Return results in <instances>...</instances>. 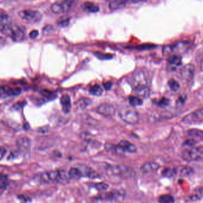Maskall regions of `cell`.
Here are the masks:
<instances>
[{"label":"cell","instance_id":"obj_17","mask_svg":"<svg viewBox=\"0 0 203 203\" xmlns=\"http://www.w3.org/2000/svg\"><path fill=\"white\" fill-rule=\"evenodd\" d=\"M61 104L62 106V110L64 113H68L70 111L71 104L70 97L68 95H62L60 99Z\"/></svg>","mask_w":203,"mask_h":203},{"label":"cell","instance_id":"obj_23","mask_svg":"<svg viewBox=\"0 0 203 203\" xmlns=\"http://www.w3.org/2000/svg\"><path fill=\"white\" fill-rule=\"evenodd\" d=\"M11 88L7 85L0 87V98H5L10 96Z\"/></svg>","mask_w":203,"mask_h":203},{"label":"cell","instance_id":"obj_36","mask_svg":"<svg viewBox=\"0 0 203 203\" xmlns=\"http://www.w3.org/2000/svg\"><path fill=\"white\" fill-rule=\"evenodd\" d=\"M193 169L189 167H184L182 168L181 170V175H182V177H187V176H189L192 173H193Z\"/></svg>","mask_w":203,"mask_h":203},{"label":"cell","instance_id":"obj_4","mask_svg":"<svg viewBox=\"0 0 203 203\" xmlns=\"http://www.w3.org/2000/svg\"><path fill=\"white\" fill-rule=\"evenodd\" d=\"M181 157L187 161H194L203 160V146L195 147L182 151L181 152Z\"/></svg>","mask_w":203,"mask_h":203},{"label":"cell","instance_id":"obj_35","mask_svg":"<svg viewBox=\"0 0 203 203\" xmlns=\"http://www.w3.org/2000/svg\"><path fill=\"white\" fill-rule=\"evenodd\" d=\"M95 54L97 58L101 60H108L112 58V55L111 54H105L100 52H96L95 53Z\"/></svg>","mask_w":203,"mask_h":203},{"label":"cell","instance_id":"obj_16","mask_svg":"<svg viewBox=\"0 0 203 203\" xmlns=\"http://www.w3.org/2000/svg\"><path fill=\"white\" fill-rule=\"evenodd\" d=\"M189 45V43L188 41H178L174 44L171 45L169 46V49L172 51L176 52H182L185 51L188 48Z\"/></svg>","mask_w":203,"mask_h":203},{"label":"cell","instance_id":"obj_45","mask_svg":"<svg viewBox=\"0 0 203 203\" xmlns=\"http://www.w3.org/2000/svg\"><path fill=\"white\" fill-rule=\"evenodd\" d=\"M41 94L46 97H49L52 95V92L46 90H43L42 91H41Z\"/></svg>","mask_w":203,"mask_h":203},{"label":"cell","instance_id":"obj_10","mask_svg":"<svg viewBox=\"0 0 203 203\" xmlns=\"http://www.w3.org/2000/svg\"><path fill=\"white\" fill-rule=\"evenodd\" d=\"M124 197V193H121V191H114L108 192L105 194L100 195L97 197V200H105V201H113L118 200Z\"/></svg>","mask_w":203,"mask_h":203},{"label":"cell","instance_id":"obj_30","mask_svg":"<svg viewBox=\"0 0 203 203\" xmlns=\"http://www.w3.org/2000/svg\"><path fill=\"white\" fill-rule=\"evenodd\" d=\"M168 85L170 89L173 91H177L180 88V85L176 80L171 79L168 81Z\"/></svg>","mask_w":203,"mask_h":203},{"label":"cell","instance_id":"obj_44","mask_svg":"<svg viewBox=\"0 0 203 203\" xmlns=\"http://www.w3.org/2000/svg\"><path fill=\"white\" fill-rule=\"evenodd\" d=\"M103 87H104V88H105V89L106 90L109 91V90L111 89V87H112V83H111V82H104V83H103Z\"/></svg>","mask_w":203,"mask_h":203},{"label":"cell","instance_id":"obj_42","mask_svg":"<svg viewBox=\"0 0 203 203\" xmlns=\"http://www.w3.org/2000/svg\"><path fill=\"white\" fill-rule=\"evenodd\" d=\"M38 35H39V32L37 30H33L29 34V36L32 39H35L36 37H37Z\"/></svg>","mask_w":203,"mask_h":203},{"label":"cell","instance_id":"obj_43","mask_svg":"<svg viewBox=\"0 0 203 203\" xmlns=\"http://www.w3.org/2000/svg\"><path fill=\"white\" fill-rule=\"evenodd\" d=\"M6 153V150L2 147H0V160L4 157Z\"/></svg>","mask_w":203,"mask_h":203},{"label":"cell","instance_id":"obj_5","mask_svg":"<svg viewBox=\"0 0 203 203\" xmlns=\"http://www.w3.org/2000/svg\"><path fill=\"white\" fill-rule=\"evenodd\" d=\"M131 83L137 91L147 88V81L144 73L141 71H135L131 77Z\"/></svg>","mask_w":203,"mask_h":203},{"label":"cell","instance_id":"obj_39","mask_svg":"<svg viewBox=\"0 0 203 203\" xmlns=\"http://www.w3.org/2000/svg\"><path fill=\"white\" fill-rule=\"evenodd\" d=\"M90 103V99L88 98H83L80 100L79 104L81 108H85L88 106Z\"/></svg>","mask_w":203,"mask_h":203},{"label":"cell","instance_id":"obj_48","mask_svg":"<svg viewBox=\"0 0 203 203\" xmlns=\"http://www.w3.org/2000/svg\"><path fill=\"white\" fill-rule=\"evenodd\" d=\"M195 144V140H187L185 142V144L188 145H194Z\"/></svg>","mask_w":203,"mask_h":203},{"label":"cell","instance_id":"obj_51","mask_svg":"<svg viewBox=\"0 0 203 203\" xmlns=\"http://www.w3.org/2000/svg\"><path fill=\"white\" fill-rule=\"evenodd\" d=\"M202 66H203V62H202Z\"/></svg>","mask_w":203,"mask_h":203},{"label":"cell","instance_id":"obj_40","mask_svg":"<svg viewBox=\"0 0 203 203\" xmlns=\"http://www.w3.org/2000/svg\"><path fill=\"white\" fill-rule=\"evenodd\" d=\"M18 199L22 203H27L30 201V198L25 195H20L18 196Z\"/></svg>","mask_w":203,"mask_h":203},{"label":"cell","instance_id":"obj_25","mask_svg":"<svg viewBox=\"0 0 203 203\" xmlns=\"http://www.w3.org/2000/svg\"><path fill=\"white\" fill-rule=\"evenodd\" d=\"M90 92L95 96H100L103 94V89L99 85H95L90 88Z\"/></svg>","mask_w":203,"mask_h":203},{"label":"cell","instance_id":"obj_38","mask_svg":"<svg viewBox=\"0 0 203 203\" xmlns=\"http://www.w3.org/2000/svg\"><path fill=\"white\" fill-rule=\"evenodd\" d=\"M21 90L20 88L18 87L13 88L11 89L10 96H18L21 94Z\"/></svg>","mask_w":203,"mask_h":203},{"label":"cell","instance_id":"obj_31","mask_svg":"<svg viewBox=\"0 0 203 203\" xmlns=\"http://www.w3.org/2000/svg\"><path fill=\"white\" fill-rule=\"evenodd\" d=\"M92 186L95 188H96L98 191H106L109 188V185L106 183L104 182H99V183H95L92 185Z\"/></svg>","mask_w":203,"mask_h":203},{"label":"cell","instance_id":"obj_11","mask_svg":"<svg viewBox=\"0 0 203 203\" xmlns=\"http://www.w3.org/2000/svg\"><path fill=\"white\" fill-rule=\"evenodd\" d=\"M97 112L103 116L111 117L115 115V108L112 105L109 104H102L97 107Z\"/></svg>","mask_w":203,"mask_h":203},{"label":"cell","instance_id":"obj_37","mask_svg":"<svg viewBox=\"0 0 203 203\" xmlns=\"http://www.w3.org/2000/svg\"><path fill=\"white\" fill-rule=\"evenodd\" d=\"M188 134L192 136H201L203 135V132L197 129H191L188 131Z\"/></svg>","mask_w":203,"mask_h":203},{"label":"cell","instance_id":"obj_28","mask_svg":"<svg viewBox=\"0 0 203 203\" xmlns=\"http://www.w3.org/2000/svg\"><path fill=\"white\" fill-rule=\"evenodd\" d=\"M84 6L89 11L92 13H96L99 11V7L95 5V4L91 2H86L84 4Z\"/></svg>","mask_w":203,"mask_h":203},{"label":"cell","instance_id":"obj_7","mask_svg":"<svg viewBox=\"0 0 203 203\" xmlns=\"http://www.w3.org/2000/svg\"><path fill=\"white\" fill-rule=\"evenodd\" d=\"M182 121L188 124H195L203 122V108L197 110L185 116Z\"/></svg>","mask_w":203,"mask_h":203},{"label":"cell","instance_id":"obj_29","mask_svg":"<svg viewBox=\"0 0 203 203\" xmlns=\"http://www.w3.org/2000/svg\"><path fill=\"white\" fill-rule=\"evenodd\" d=\"M129 103L132 106H141L142 104V100L137 97L131 96L129 97Z\"/></svg>","mask_w":203,"mask_h":203},{"label":"cell","instance_id":"obj_18","mask_svg":"<svg viewBox=\"0 0 203 203\" xmlns=\"http://www.w3.org/2000/svg\"><path fill=\"white\" fill-rule=\"evenodd\" d=\"M68 175L70 179H79L81 177H83L81 172L80 171L79 168L77 166L70 168V169L68 172Z\"/></svg>","mask_w":203,"mask_h":203},{"label":"cell","instance_id":"obj_32","mask_svg":"<svg viewBox=\"0 0 203 203\" xmlns=\"http://www.w3.org/2000/svg\"><path fill=\"white\" fill-rule=\"evenodd\" d=\"M61 6H62V10H63V12L65 13L67 12L68 11H69L70 10L72 6V3L73 1H64L62 2H60Z\"/></svg>","mask_w":203,"mask_h":203},{"label":"cell","instance_id":"obj_20","mask_svg":"<svg viewBox=\"0 0 203 203\" xmlns=\"http://www.w3.org/2000/svg\"><path fill=\"white\" fill-rule=\"evenodd\" d=\"M126 2H127L124 1H114L110 2V3L109 4V7L112 10L122 9L125 6Z\"/></svg>","mask_w":203,"mask_h":203},{"label":"cell","instance_id":"obj_21","mask_svg":"<svg viewBox=\"0 0 203 203\" xmlns=\"http://www.w3.org/2000/svg\"><path fill=\"white\" fill-rule=\"evenodd\" d=\"M9 184L10 181L8 176L3 173H0V188L5 189L9 186Z\"/></svg>","mask_w":203,"mask_h":203},{"label":"cell","instance_id":"obj_1","mask_svg":"<svg viewBox=\"0 0 203 203\" xmlns=\"http://www.w3.org/2000/svg\"><path fill=\"white\" fill-rule=\"evenodd\" d=\"M70 177L64 170H55L41 173L37 177V181L41 184H65Z\"/></svg>","mask_w":203,"mask_h":203},{"label":"cell","instance_id":"obj_9","mask_svg":"<svg viewBox=\"0 0 203 203\" xmlns=\"http://www.w3.org/2000/svg\"><path fill=\"white\" fill-rule=\"evenodd\" d=\"M17 146L19 152L23 154H27L30 150V140L26 136L18 138L17 142Z\"/></svg>","mask_w":203,"mask_h":203},{"label":"cell","instance_id":"obj_8","mask_svg":"<svg viewBox=\"0 0 203 203\" xmlns=\"http://www.w3.org/2000/svg\"><path fill=\"white\" fill-rule=\"evenodd\" d=\"M107 175L114 177H123L130 175V168L124 166H111L106 169Z\"/></svg>","mask_w":203,"mask_h":203},{"label":"cell","instance_id":"obj_6","mask_svg":"<svg viewBox=\"0 0 203 203\" xmlns=\"http://www.w3.org/2000/svg\"><path fill=\"white\" fill-rule=\"evenodd\" d=\"M19 17L24 20L30 22H36L42 18L41 14L36 10H23L18 12Z\"/></svg>","mask_w":203,"mask_h":203},{"label":"cell","instance_id":"obj_12","mask_svg":"<svg viewBox=\"0 0 203 203\" xmlns=\"http://www.w3.org/2000/svg\"><path fill=\"white\" fill-rule=\"evenodd\" d=\"M118 145L123 153L124 152L135 153L137 151V148L134 144L127 140L121 141L119 142Z\"/></svg>","mask_w":203,"mask_h":203},{"label":"cell","instance_id":"obj_41","mask_svg":"<svg viewBox=\"0 0 203 203\" xmlns=\"http://www.w3.org/2000/svg\"><path fill=\"white\" fill-rule=\"evenodd\" d=\"M186 99V97L185 95H182L179 96V97L178 98V99L177 100V104L178 105L184 104L185 102Z\"/></svg>","mask_w":203,"mask_h":203},{"label":"cell","instance_id":"obj_26","mask_svg":"<svg viewBox=\"0 0 203 203\" xmlns=\"http://www.w3.org/2000/svg\"><path fill=\"white\" fill-rule=\"evenodd\" d=\"M51 9L52 11L55 14H60V13H64L60 2H54L52 4V6L51 7Z\"/></svg>","mask_w":203,"mask_h":203},{"label":"cell","instance_id":"obj_50","mask_svg":"<svg viewBox=\"0 0 203 203\" xmlns=\"http://www.w3.org/2000/svg\"><path fill=\"white\" fill-rule=\"evenodd\" d=\"M4 41V39L2 37H0V44H2Z\"/></svg>","mask_w":203,"mask_h":203},{"label":"cell","instance_id":"obj_24","mask_svg":"<svg viewBox=\"0 0 203 203\" xmlns=\"http://www.w3.org/2000/svg\"><path fill=\"white\" fill-rule=\"evenodd\" d=\"M154 103L158 106L161 108H165L169 104L170 101L168 98H162L159 99H154Z\"/></svg>","mask_w":203,"mask_h":203},{"label":"cell","instance_id":"obj_14","mask_svg":"<svg viewBox=\"0 0 203 203\" xmlns=\"http://www.w3.org/2000/svg\"><path fill=\"white\" fill-rule=\"evenodd\" d=\"M194 66L191 64H186L181 71V75L183 79L190 80L193 78L194 75Z\"/></svg>","mask_w":203,"mask_h":203},{"label":"cell","instance_id":"obj_2","mask_svg":"<svg viewBox=\"0 0 203 203\" xmlns=\"http://www.w3.org/2000/svg\"><path fill=\"white\" fill-rule=\"evenodd\" d=\"M1 32L6 36L11 38L13 41L22 42L25 38V33L23 30L16 25L7 24L1 27Z\"/></svg>","mask_w":203,"mask_h":203},{"label":"cell","instance_id":"obj_34","mask_svg":"<svg viewBox=\"0 0 203 203\" xmlns=\"http://www.w3.org/2000/svg\"><path fill=\"white\" fill-rule=\"evenodd\" d=\"M70 18L68 16H62L59 19L58 24L61 27H65L69 25Z\"/></svg>","mask_w":203,"mask_h":203},{"label":"cell","instance_id":"obj_27","mask_svg":"<svg viewBox=\"0 0 203 203\" xmlns=\"http://www.w3.org/2000/svg\"><path fill=\"white\" fill-rule=\"evenodd\" d=\"M176 173H177L176 169L173 168H165L162 172V174L163 176L169 177L174 176Z\"/></svg>","mask_w":203,"mask_h":203},{"label":"cell","instance_id":"obj_13","mask_svg":"<svg viewBox=\"0 0 203 203\" xmlns=\"http://www.w3.org/2000/svg\"><path fill=\"white\" fill-rule=\"evenodd\" d=\"M77 167L79 168L80 171L81 172L83 177H88L89 178H97L100 177L99 175L96 172L93 168L85 165H79Z\"/></svg>","mask_w":203,"mask_h":203},{"label":"cell","instance_id":"obj_15","mask_svg":"<svg viewBox=\"0 0 203 203\" xmlns=\"http://www.w3.org/2000/svg\"><path fill=\"white\" fill-rule=\"evenodd\" d=\"M160 166L159 164L155 162H148L146 163H144L141 168L140 170L143 174L147 175L151 173L156 172L158 168Z\"/></svg>","mask_w":203,"mask_h":203},{"label":"cell","instance_id":"obj_22","mask_svg":"<svg viewBox=\"0 0 203 203\" xmlns=\"http://www.w3.org/2000/svg\"><path fill=\"white\" fill-rule=\"evenodd\" d=\"M174 198L172 196L168 194H164L160 196L159 202L160 203H174Z\"/></svg>","mask_w":203,"mask_h":203},{"label":"cell","instance_id":"obj_33","mask_svg":"<svg viewBox=\"0 0 203 203\" xmlns=\"http://www.w3.org/2000/svg\"><path fill=\"white\" fill-rule=\"evenodd\" d=\"M9 18H10L7 14L0 13V27H2L9 24Z\"/></svg>","mask_w":203,"mask_h":203},{"label":"cell","instance_id":"obj_3","mask_svg":"<svg viewBox=\"0 0 203 203\" xmlns=\"http://www.w3.org/2000/svg\"><path fill=\"white\" fill-rule=\"evenodd\" d=\"M119 114L122 120L127 124H136L140 119L139 113L133 107L126 106L123 107L119 110Z\"/></svg>","mask_w":203,"mask_h":203},{"label":"cell","instance_id":"obj_46","mask_svg":"<svg viewBox=\"0 0 203 203\" xmlns=\"http://www.w3.org/2000/svg\"><path fill=\"white\" fill-rule=\"evenodd\" d=\"M24 103H25V102H23V101L18 102L17 104H14V106H13V107H14L16 109H18V108L19 109V108H22V107H23V105H24Z\"/></svg>","mask_w":203,"mask_h":203},{"label":"cell","instance_id":"obj_47","mask_svg":"<svg viewBox=\"0 0 203 203\" xmlns=\"http://www.w3.org/2000/svg\"><path fill=\"white\" fill-rule=\"evenodd\" d=\"M53 29V27L52 26H51V25H48V26L45 27L44 28V32H48L49 31L52 30Z\"/></svg>","mask_w":203,"mask_h":203},{"label":"cell","instance_id":"obj_49","mask_svg":"<svg viewBox=\"0 0 203 203\" xmlns=\"http://www.w3.org/2000/svg\"><path fill=\"white\" fill-rule=\"evenodd\" d=\"M48 128L46 127H43V128H41L38 129V131L41 133H45L48 132Z\"/></svg>","mask_w":203,"mask_h":203},{"label":"cell","instance_id":"obj_19","mask_svg":"<svg viewBox=\"0 0 203 203\" xmlns=\"http://www.w3.org/2000/svg\"><path fill=\"white\" fill-rule=\"evenodd\" d=\"M169 63L175 67L179 66L182 64V58L178 55H172L168 59Z\"/></svg>","mask_w":203,"mask_h":203}]
</instances>
